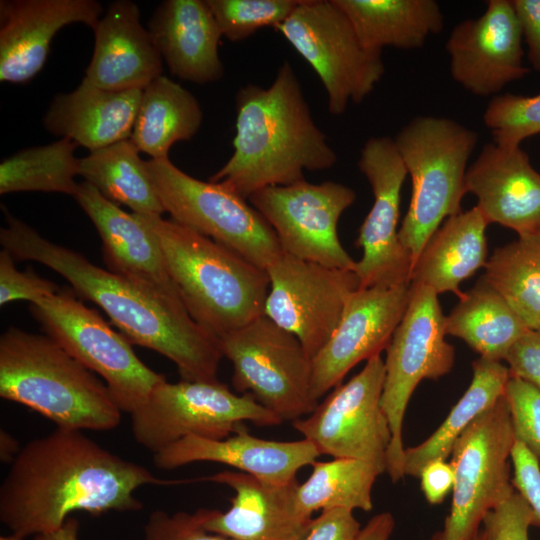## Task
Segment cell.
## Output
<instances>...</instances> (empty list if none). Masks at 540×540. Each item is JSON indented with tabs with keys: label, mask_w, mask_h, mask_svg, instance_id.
<instances>
[{
	"label": "cell",
	"mask_w": 540,
	"mask_h": 540,
	"mask_svg": "<svg viewBox=\"0 0 540 540\" xmlns=\"http://www.w3.org/2000/svg\"><path fill=\"white\" fill-rule=\"evenodd\" d=\"M321 454L307 439L268 440L251 435L245 426L219 440L188 435L154 454L160 469H175L194 462L231 466L263 482L284 485L296 480L297 472L312 465Z\"/></svg>",
	"instance_id": "obj_22"
},
{
	"label": "cell",
	"mask_w": 540,
	"mask_h": 540,
	"mask_svg": "<svg viewBox=\"0 0 540 540\" xmlns=\"http://www.w3.org/2000/svg\"><path fill=\"white\" fill-rule=\"evenodd\" d=\"M142 92L106 90L83 78L75 90L53 98L43 125L91 152L130 139Z\"/></svg>",
	"instance_id": "obj_27"
},
{
	"label": "cell",
	"mask_w": 540,
	"mask_h": 540,
	"mask_svg": "<svg viewBox=\"0 0 540 540\" xmlns=\"http://www.w3.org/2000/svg\"><path fill=\"white\" fill-rule=\"evenodd\" d=\"M394 142L412 184L399 239L414 264L440 225L462 211L468 162L478 134L447 117L419 115L400 129Z\"/></svg>",
	"instance_id": "obj_6"
},
{
	"label": "cell",
	"mask_w": 540,
	"mask_h": 540,
	"mask_svg": "<svg viewBox=\"0 0 540 540\" xmlns=\"http://www.w3.org/2000/svg\"><path fill=\"white\" fill-rule=\"evenodd\" d=\"M222 35L242 41L259 29L276 28L295 10L300 0H205Z\"/></svg>",
	"instance_id": "obj_37"
},
{
	"label": "cell",
	"mask_w": 540,
	"mask_h": 540,
	"mask_svg": "<svg viewBox=\"0 0 540 540\" xmlns=\"http://www.w3.org/2000/svg\"><path fill=\"white\" fill-rule=\"evenodd\" d=\"M76 296L71 287L60 288L53 296L31 303L30 311L46 335L100 375L120 410L131 414L166 377L145 365L131 342Z\"/></svg>",
	"instance_id": "obj_8"
},
{
	"label": "cell",
	"mask_w": 540,
	"mask_h": 540,
	"mask_svg": "<svg viewBox=\"0 0 540 540\" xmlns=\"http://www.w3.org/2000/svg\"><path fill=\"white\" fill-rule=\"evenodd\" d=\"M171 219L267 269L283 255L278 238L250 202L221 183L194 178L168 157L146 161Z\"/></svg>",
	"instance_id": "obj_7"
},
{
	"label": "cell",
	"mask_w": 540,
	"mask_h": 540,
	"mask_svg": "<svg viewBox=\"0 0 540 540\" xmlns=\"http://www.w3.org/2000/svg\"><path fill=\"white\" fill-rule=\"evenodd\" d=\"M24 538L25 537L19 534L11 533L10 535H7V536H1L0 540H24Z\"/></svg>",
	"instance_id": "obj_51"
},
{
	"label": "cell",
	"mask_w": 540,
	"mask_h": 540,
	"mask_svg": "<svg viewBox=\"0 0 540 540\" xmlns=\"http://www.w3.org/2000/svg\"><path fill=\"white\" fill-rule=\"evenodd\" d=\"M135 2H112L93 29L95 43L84 78L111 91L143 90L162 75L163 59Z\"/></svg>",
	"instance_id": "obj_25"
},
{
	"label": "cell",
	"mask_w": 540,
	"mask_h": 540,
	"mask_svg": "<svg viewBox=\"0 0 540 540\" xmlns=\"http://www.w3.org/2000/svg\"><path fill=\"white\" fill-rule=\"evenodd\" d=\"M421 489L430 504H440L452 491L454 471L450 462L437 459L428 463L421 471Z\"/></svg>",
	"instance_id": "obj_47"
},
{
	"label": "cell",
	"mask_w": 540,
	"mask_h": 540,
	"mask_svg": "<svg viewBox=\"0 0 540 540\" xmlns=\"http://www.w3.org/2000/svg\"><path fill=\"white\" fill-rule=\"evenodd\" d=\"M360 530V523L353 511L326 510L312 520L309 530L301 540H357Z\"/></svg>",
	"instance_id": "obj_45"
},
{
	"label": "cell",
	"mask_w": 540,
	"mask_h": 540,
	"mask_svg": "<svg viewBox=\"0 0 540 540\" xmlns=\"http://www.w3.org/2000/svg\"><path fill=\"white\" fill-rule=\"evenodd\" d=\"M148 31L172 75L196 84L219 81L223 37L205 0H165L153 13Z\"/></svg>",
	"instance_id": "obj_26"
},
{
	"label": "cell",
	"mask_w": 540,
	"mask_h": 540,
	"mask_svg": "<svg viewBox=\"0 0 540 540\" xmlns=\"http://www.w3.org/2000/svg\"><path fill=\"white\" fill-rule=\"evenodd\" d=\"M144 536L145 540H232L205 530L195 512L184 511L172 515L153 511L144 526Z\"/></svg>",
	"instance_id": "obj_42"
},
{
	"label": "cell",
	"mask_w": 540,
	"mask_h": 540,
	"mask_svg": "<svg viewBox=\"0 0 540 540\" xmlns=\"http://www.w3.org/2000/svg\"><path fill=\"white\" fill-rule=\"evenodd\" d=\"M20 449L17 440L10 433L5 430L0 431V458L3 463L11 464Z\"/></svg>",
	"instance_id": "obj_50"
},
{
	"label": "cell",
	"mask_w": 540,
	"mask_h": 540,
	"mask_svg": "<svg viewBox=\"0 0 540 540\" xmlns=\"http://www.w3.org/2000/svg\"><path fill=\"white\" fill-rule=\"evenodd\" d=\"M485 280L531 330H540V228L496 248Z\"/></svg>",
	"instance_id": "obj_34"
},
{
	"label": "cell",
	"mask_w": 540,
	"mask_h": 540,
	"mask_svg": "<svg viewBox=\"0 0 540 540\" xmlns=\"http://www.w3.org/2000/svg\"><path fill=\"white\" fill-rule=\"evenodd\" d=\"M233 153L209 181L245 199L266 187L306 180L304 172L332 168L337 154L316 125L288 61L272 84H247L236 93Z\"/></svg>",
	"instance_id": "obj_3"
},
{
	"label": "cell",
	"mask_w": 540,
	"mask_h": 540,
	"mask_svg": "<svg viewBox=\"0 0 540 540\" xmlns=\"http://www.w3.org/2000/svg\"><path fill=\"white\" fill-rule=\"evenodd\" d=\"M522 42L511 0H489L479 17L462 20L449 34L451 77L471 94L499 95L529 73Z\"/></svg>",
	"instance_id": "obj_18"
},
{
	"label": "cell",
	"mask_w": 540,
	"mask_h": 540,
	"mask_svg": "<svg viewBox=\"0 0 540 540\" xmlns=\"http://www.w3.org/2000/svg\"><path fill=\"white\" fill-rule=\"evenodd\" d=\"M381 470L365 461L334 458L315 461L310 476L295 493L299 512L309 518L315 511L373 508L372 489Z\"/></svg>",
	"instance_id": "obj_35"
},
{
	"label": "cell",
	"mask_w": 540,
	"mask_h": 540,
	"mask_svg": "<svg viewBox=\"0 0 540 540\" xmlns=\"http://www.w3.org/2000/svg\"><path fill=\"white\" fill-rule=\"evenodd\" d=\"M60 288L45 278H41L30 267L20 272L15 267L11 254L2 249L0 252V305L25 300L35 303L56 294Z\"/></svg>",
	"instance_id": "obj_41"
},
{
	"label": "cell",
	"mask_w": 540,
	"mask_h": 540,
	"mask_svg": "<svg viewBox=\"0 0 540 540\" xmlns=\"http://www.w3.org/2000/svg\"><path fill=\"white\" fill-rule=\"evenodd\" d=\"M483 121L493 143L503 147L520 146L525 139L540 135V93L535 96L496 95L488 103Z\"/></svg>",
	"instance_id": "obj_38"
},
{
	"label": "cell",
	"mask_w": 540,
	"mask_h": 540,
	"mask_svg": "<svg viewBox=\"0 0 540 540\" xmlns=\"http://www.w3.org/2000/svg\"><path fill=\"white\" fill-rule=\"evenodd\" d=\"M202 121L195 96L161 75L143 89L130 140L151 159L165 158L173 144L191 140Z\"/></svg>",
	"instance_id": "obj_31"
},
{
	"label": "cell",
	"mask_w": 540,
	"mask_h": 540,
	"mask_svg": "<svg viewBox=\"0 0 540 540\" xmlns=\"http://www.w3.org/2000/svg\"><path fill=\"white\" fill-rule=\"evenodd\" d=\"M73 197L101 238L107 270L181 300L167 271L160 244L139 216L125 212L87 182L79 183Z\"/></svg>",
	"instance_id": "obj_24"
},
{
	"label": "cell",
	"mask_w": 540,
	"mask_h": 540,
	"mask_svg": "<svg viewBox=\"0 0 540 540\" xmlns=\"http://www.w3.org/2000/svg\"><path fill=\"white\" fill-rule=\"evenodd\" d=\"M79 145L69 138L23 149L0 163V194L55 192L74 196L79 162L74 154Z\"/></svg>",
	"instance_id": "obj_36"
},
{
	"label": "cell",
	"mask_w": 540,
	"mask_h": 540,
	"mask_svg": "<svg viewBox=\"0 0 540 540\" xmlns=\"http://www.w3.org/2000/svg\"><path fill=\"white\" fill-rule=\"evenodd\" d=\"M355 200L349 186L306 180L266 187L248 199L274 230L283 253L349 271H355L356 261L343 248L337 225Z\"/></svg>",
	"instance_id": "obj_15"
},
{
	"label": "cell",
	"mask_w": 540,
	"mask_h": 540,
	"mask_svg": "<svg viewBox=\"0 0 540 540\" xmlns=\"http://www.w3.org/2000/svg\"><path fill=\"white\" fill-rule=\"evenodd\" d=\"M472 540H485L482 529L473 537Z\"/></svg>",
	"instance_id": "obj_52"
},
{
	"label": "cell",
	"mask_w": 540,
	"mask_h": 540,
	"mask_svg": "<svg viewBox=\"0 0 540 540\" xmlns=\"http://www.w3.org/2000/svg\"><path fill=\"white\" fill-rule=\"evenodd\" d=\"M130 139L89 152L80 158L79 176L105 198L141 216L165 212L146 161Z\"/></svg>",
	"instance_id": "obj_33"
},
{
	"label": "cell",
	"mask_w": 540,
	"mask_h": 540,
	"mask_svg": "<svg viewBox=\"0 0 540 540\" xmlns=\"http://www.w3.org/2000/svg\"><path fill=\"white\" fill-rule=\"evenodd\" d=\"M445 315L438 294L427 286L410 283L405 313L387 346L382 408L391 430L387 470L393 482L404 475L402 427L409 400L424 379L448 374L455 348L446 339Z\"/></svg>",
	"instance_id": "obj_11"
},
{
	"label": "cell",
	"mask_w": 540,
	"mask_h": 540,
	"mask_svg": "<svg viewBox=\"0 0 540 540\" xmlns=\"http://www.w3.org/2000/svg\"><path fill=\"white\" fill-rule=\"evenodd\" d=\"M369 49L410 50L440 33L444 15L435 0H334Z\"/></svg>",
	"instance_id": "obj_29"
},
{
	"label": "cell",
	"mask_w": 540,
	"mask_h": 540,
	"mask_svg": "<svg viewBox=\"0 0 540 540\" xmlns=\"http://www.w3.org/2000/svg\"><path fill=\"white\" fill-rule=\"evenodd\" d=\"M275 29L320 78L332 115L361 103L385 73L382 51L363 45L334 0H300Z\"/></svg>",
	"instance_id": "obj_10"
},
{
	"label": "cell",
	"mask_w": 540,
	"mask_h": 540,
	"mask_svg": "<svg viewBox=\"0 0 540 540\" xmlns=\"http://www.w3.org/2000/svg\"><path fill=\"white\" fill-rule=\"evenodd\" d=\"M512 484L532 507L540 520L539 460L520 441L516 440L511 453Z\"/></svg>",
	"instance_id": "obj_43"
},
{
	"label": "cell",
	"mask_w": 540,
	"mask_h": 540,
	"mask_svg": "<svg viewBox=\"0 0 540 540\" xmlns=\"http://www.w3.org/2000/svg\"><path fill=\"white\" fill-rule=\"evenodd\" d=\"M0 243L15 261H35L60 274L74 293L98 305L132 343L160 353L182 380L215 381L223 354L181 300L102 269L82 254L53 243L2 206Z\"/></svg>",
	"instance_id": "obj_2"
},
{
	"label": "cell",
	"mask_w": 540,
	"mask_h": 540,
	"mask_svg": "<svg viewBox=\"0 0 540 540\" xmlns=\"http://www.w3.org/2000/svg\"><path fill=\"white\" fill-rule=\"evenodd\" d=\"M510 376L540 390V330H529L509 350L505 359Z\"/></svg>",
	"instance_id": "obj_44"
},
{
	"label": "cell",
	"mask_w": 540,
	"mask_h": 540,
	"mask_svg": "<svg viewBox=\"0 0 540 540\" xmlns=\"http://www.w3.org/2000/svg\"><path fill=\"white\" fill-rule=\"evenodd\" d=\"M218 342L223 357L232 363L237 392L251 394L282 421L293 422L316 408L312 359L294 334L265 314Z\"/></svg>",
	"instance_id": "obj_13"
},
{
	"label": "cell",
	"mask_w": 540,
	"mask_h": 540,
	"mask_svg": "<svg viewBox=\"0 0 540 540\" xmlns=\"http://www.w3.org/2000/svg\"><path fill=\"white\" fill-rule=\"evenodd\" d=\"M445 330L481 358L501 362L530 329L482 275L445 316Z\"/></svg>",
	"instance_id": "obj_30"
},
{
	"label": "cell",
	"mask_w": 540,
	"mask_h": 540,
	"mask_svg": "<svg viewBox=\"0 0 540 540\" xmlns=\"http://www.w3.org/2000/svg\"><path fill=\"white\" fill-rule=\"evenodd\" d=\"M509 369L499 361L479 357L472 363L470 385L441 425L422 443L405 448L404 475L419 478L431 461L451 455L461 434L505 395Z\"/></svg>",
	"instance_id": "obj_32"
},
{
	"label": "cell",
	"mask_w": 540,
	"mask_h": 540,
	"mask_svg": "<svg viewBox=\"0 0 540 540\" xmlns=\"http://www.w3.org/2000/svg\"><path fill=\"white\" fill-rule=\"evenodd\" d=\"M465 185L488 224H499L518 236L540 228V173L521 146L484 144L468 166Z\"/></svg>",
	"instance_id": "obj_23"
},
{
	"label": "cell",
	"mask_w": 540,
	"mask_h": 540,
	"mask_svg": "<svg viewBox=\"0 0 540 540\" xmlns=\"http://www.w3.org/2000/svg\"><path fill=\"white\" fill-rule=\"evenodd\" d=\"M203 480L224 484L234 491L226 511L199 509L202 527L232 540H301L313 518L296 506L297 479L284 485L263 482L239 471H223Z\"/></svg>",
	"instance_id": "obj_20"
},
{
	"label": "cell",
	"mask_w": 540,
	"mask_h": 540,
	"mask_svg": "<svg viewBox=\"0 0 540 540\" xmlns=\"http://www.w3.org/2000/svg\"><path fill=\"white\" fill-rule=\"evenodd\" d=\"M410 284L359 287L332 336L312 359L311 391L319 400L361 361L385 350L408 305Z\"/></svg>",
	"instance_id": "obj_19"
},
{
	"label": "cell",
	"mask_w": 540,
	"mask_h": 540,
	"mask_svg": "<svg viewBox=\"0 0 540 540\" xmlns=\"http://www.w3.org/2000/svg\"><path fill=\"white\" fill-rule=\"evenodd\" d=\"M80 430L56 428L22 447L0 487V520L23 537L60 528L77 511H137L135 491L163 484Z\"/></svg>",
	"instance_id": "obj_1"
},
{
	"label": "cell",
	"mask_w": 540,
	"mask_h": 540,
	"mask_svg": "<svg viewBox=\"0 0 540 540\" xmlns=\"http://www.w3.org/2000/svg\"><path fill=\"white\" fill-rule=\"evenodd\" d=\"M488 225L476 206L447 218L414 262L410 283L427 286L438 295L451 292L460 298L464 292L459 285L487 263Z\"/></svg>",
	"instance_id": "obj_28"
},
{
	"label": "cell",
	"mask_w": 540,
	"mask_h": 540,
	"mask_svg": "<svg viewBox=\"0 0 540 540\" xmlns=\"http://www.w3.org/2000/svg\"><path fill=\"white\" fill-rule=\"evenodd\" d=\"M515 441L504 395L456 440L450 455L451 509L442 529L429 540H472L486 514L516 491L510 473Z\"/></svg>",
	"instance_id": "obj_12"
},
{
	"label": "cell",
	"mask_w": 540,
	"mask_h": 540,
	"mask_svg": "<svg viewBox=\"0 0 540 540\" xmlns=\"http://www.w3.org/2000/svg\"><path fill=\"white\" fill-rule=\"evenodd\" d=\"M532 68L540 73V0H511Z\"/></svg>",
	"instance_id": "obj_46"
},
{
	"label": "cell",
	"mask_w": 540,
	"mask_h": 540,
	"mask_svg": "<svg viewBox=\"0 0 540 540\" xmlns=\"http://www.w3.org/2000/svg\"><path fill=\"white\" fill-rule=\"evenodd\" d=\"M137 216L156 236L183 305L205 331L218 340L264 314L265 269L172 219Z\"/></svg>",
	"instance_id": "obj_4"
},
{
	"label": "cell",
	"mask_w": 540,
	"mask_h": 540,
	"mask_svg": "<svg viewBox=\"0 0 540 540\" xmlns=\"http://www.w3.org/2000/svg\"><path fill=\"white\" fill-rule=\"evenodd\" d=\"M102 13V4L95 0H1V82L33 79L44 67L58 31L72 23L93 30Z\"/></svg>",
	"instance_id": "obj_21"
},
{
	"label": "cell",
	"mask_w": 540,
	"mask_h": 540,
	"mask_svg": "<svg viewBox=\"0 0 540 540\" xmlns=\"http://www.w3.org/2000/svg\"><path fill=\"white\" fill-rule=\"evenodd\" d=\"M266 271L270 287L264 314L294 334L313 359L338 326L351 294L360 287L357 275L285 253Z\"/></svg>",
	"instance_id": "obj_16"
},
{
	"label": "cell",
	"mask_w": 540,
	"mask_h": 540,
	"mask_svg": "<svg viewBox=\"0 0 540 540\" xmlns=\"http://www.w3.org/2000/svg\"><path fill=\"white\" fill-rule=\"evenodd\" d=\"M79 522L69 517L57 530L34 536V540H78Z\"/></svg>",
	"instance_id": "obj_49"
},
{
	"label": "cell",
	"mask_w": 540,
	"mask_h": 540,
	"mask_svg": "<svg viewBox=\"0 0 540 540\" xmlns=\"http://www.w3.org/2000/svg\"><path fill=\"white\" fill-rule=\"evenodd\" d=\"M516 440L540 461V390L510 376L505 388Z\"/></svg>",
	"instance_id": "obj_39"
},
{
	"label": "cell",
	"mask_w": 540,
	"mask_h": 540,
	"mask_svg": "<svg viewBox=\"0 0 540 540\" xmlns=\"http://www.w3.org/2000/svg\"><path fill=\"white\" fill-rule=\"evenodd\" d=\"M130 415L135 440L154 454L188 435L219 440L246 422L258 426L283 422L251 394H236L218 380H165Z\"/></svg>",
	"instance_id": "obj_9"
},
{
	"label": "cell",
	"mask_w": 540,
	"mask_h": 540,
	"mask_svg": "<svg viewBox=\"0 0 540 540\" xmlns=\"http://www.w3.org/2000/svg\"><path fill=\"white\" fill-rule=\"evenodd\" d=\"M394 528V519L389 512L374 516L361 528L357 540H389Z\"/></svg>",
	"instance_id": "obj_48"
},
{
	"label": "cell",
	"mask_w": 540,
	"mask_h": 540,
	"mask_svg": "<svg viewBox=\"0 0 540 540\" xmlns=\"http://www.w3.org/2000/svg\"><path fill=\"white\" fill-rule=\"evenodd\" d=\"M384 379V360L376 355L292 426L321 455L365 461L386 472L392 435L381 405Z\"/></svg>",
	"instance_id": "obj_14"
},
{
	"label": "cell",
	"mask_w": 540,
	"mask_h": 540,
	"mask_svg": "<svg viewBox=\"0 0 540 540\" xmlns=\"http://www.w3.org/2000/svg\"><path fill=\"white\" fill-rule=\"evenodd\" d=\"M540 520L526 499L515 491L483 519L485 540H529V529Z\"/></svg>",
	"instance_id": "obj_40"
},
{
	"label": "cell",
	"mask_w": 540,
	"mask_h": 540,
	"mask_svg": "<svg viewBox=\"0 0 540 540\" xmlns=\"http://www.w3.org/2000/svg\"><path fill=\"white\" fill-rule=\"evenodd\" d=\"M0 396L58 428L109 431L121 410L108 387L47 335L9 327L0 337Z\"/></svg>",
	"instance_id": "obj_5"
},
{
	"label": "cell",
	"mask_w": 540,
	"mask_h": 540,
	"mask_svg": "<svg viewBox=\"0 0 540 540\" xmlns=\"http://www.w3.org/2000/svg\"><path fill=\"white\" fill-rule=\"evenodd\" d=\"M358 168L369 182L372 207L361 224L356 261L360 287H395L410 284L413 261L399 239L401 190L407 174L394 139L371 137L360 150Z\"/></svg>",
	"instance_id": "obj_17"
}]
</instances>
